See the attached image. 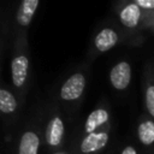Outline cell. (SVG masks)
I'll list each match as a JSON object with an SVG mask.
<instances>
[{"mask_svg": "<svg viewBox=\"0 0 154 154\" xmlns=\"http://www.w3.org/2000/svg\"><path fill=\"white\" fill-rule=\"evenodd\" d=\"M109 122V112L106 107H97L94 111L89 113L87 117L84 124H83V131L84 135L97 132L102 129H106V125H108Z\"/></svg>", "mask_w": 154, "mask_h": 154, "instance_id": "cell-7", "label": "cell"}, {"mask_svg": "<svg viewBox=\"0 0 154 154\" xmlns=\"http://www.w3.org/2000/svg\"><path fill=\"white\" fill-rule=\"evenodd\" d=\"M144 106L149 117L154 120V70L152 76L147 77L144 88Z\"/></svg>", "mask_w": 154, "mask_h": 154, "instance_id": "cell-13", "label": "cell"}, {"mask_svg": "<svg viewBox=\"0 0 154 154\" xmlns=\"http://www.w3.org/2000/svg\"><path fill=\"white\" fill-rule=\"evenodd\" d=\"M108 141H109L108 129H102L97 132L83 135V137L78 143L77 152L78 154H99L103 148H106Z\"/></svg>", "mask_w": 154, "mask_h": 154, "instance_id": "cell-5", "label": "cell"}, {"mask_svg": "<svg viewBox=\"0 0 154 154\" xmlns=\"http://www.w3.org/2000/svg\"><path fill=\"white\" fill-rule=\"evenodd\" d=\"M135 4L142 10L154 11V0H135Z\"/></svg>", "mask_w": 154, "mask_h": 154, "instance_id": "cell-14", "label": "cell"}, {"mask_svg": "<svg viewBox=\"0 0 154 154\" xmlns=\"http://www.w3.org/2000/svg\"><path fill=\"white\" fill-rule=\"evenodd\" d=\"M38 5H40V0H23L19 4L16 13L17 28L26 29L30 25Z\"/></svg>", "mask_w": 154, "mask_h": 154, "instance_id": "cell-10", "label": "cell"}, {"mask_svg": "<svg viewBox=\"0 0 154 154\" xmlns=\"http://www.w3.org/2000/svg\"><path fill=\"white\" fill-rule=\"evenodd\" d=\"M40 146V125L30 122L20 134L16 148V154H38Z\"/></svg>", "mask_w": 154, "mask_h": 154, "instance_id": "cell-4", "label": "cell"}, {"mask_svg": "<svg viewBox=\"0 0 154 154\" xmlns=\"http://www.w3.org/2000/svg\"><path fill=\"white\" fill-rule=\"evenodd\" d=\"M18 109V101L16 95L6 87L0 89V111L4 117L13 116Z\"/></svg>", "mask_w": 154, "mask_h": 154, "instance_id": "cell-11", "label": "cell"}, {"mask_svg": "<svg viewBox=\"0 0 154 154\" xmlns=\"http://www.w3.org/2000/svg\"><path fill=\"white\" fill-rule=\"evenodd\" d=\"M120 154H137V149L134 146H125Z\"/></svg>", "mask_w": 154, "mask_h": 154, "instance_id": "cell-15", "label": "cell"}, {"mask_svg": "<svg viewBox=\"0 0 154 154\" xmlns=\"http://www.w3.org/2000/svg\"><path fill=\"white\" fill-rule=\"evenodd\" d=\"M65 136V123L63 117L54 112L47 120L45 128V144L48 149L57 150L63 146V140Z\"/></svg>", "mask_w": 154, "mask_h": 154, "instance_id": "cell-3", "label": "cell"}, {"mask_svg": "<svg viewBox=\"0 0 154 154\" xmlns=\"http://www.w3.org/2000/svg\"><path fill=\"white\" fill-rule=\"evenodd\" d=\"M52 154H67V153H64V152H54Z\"/></svg>", "mask_w": 154, "mask_h": 154, "instance_id": "cell-16", "label": "cell"}, {"mask_svg": "<svg viewBox=\"0 0 154 154\" xmlns=\"http://www.w3.org/2000/svg\"><path fill=\"white\" fill-rule=\"evenodd\" d=\"M119 42L118 32L112 28H102L94 37V49L96 53H105L111 51Z\"/></svg>", "mask_w": 154, "mask_h": 154, "instance_id": "cell-9", "label": "cell"}, {"mask_svg": "<svg viewBox=\"0 0 154 154\" xmlns=\"http://www.w3.org/2000/svg\"><path fill=\"white\" fill-rule=\"evenodd\" d=\"M26 37V29H16L14 49L11 60V81L16 93L20 97H23L28 88L30 77V57Z\"/></svg>", "mask_w": 154, "mask_h": 154, "instance_id": "cell-1", "label": "cell"}, {"mask_svg": "<svg viewBox=\"0 0 154 154\" xmlns=\"http://www.w3.org/2000/svg\"><path fill=\"white\" fill-rule=\"evenodd\" d=\"M109 82L116 90L123 91L128 89L131 82V65L126 60L114 64L109 71Z\"/></svg>", "mask_w": 154, "mask_h": 154, "instance_id": "cell-6", "label": "cell"}, {"mask_svg": "<svg viewBox=\"0 0 154 154\" xmlns=\"http://www.w3.org/2000/svg\"><path fill=\"white\" fill-rule=\"evenodd\" d=\"M137 137L142 146L150 147L154 144V120L152 118L141 120L137 126Z\"/></svg>", "mask_w": 154, "mask_h": 154, "instance_id": "cell-12", "label": "cell"}, {"mask_svg": "<svg viewBox=\"0 0 154 154\" xmlns=\"http://www.w3.org/2000/svg\"><path fill=\"white\" fill-rule=\"evenodd\" d=\"M143 17V10L140 8L135 1L128 2L119 11V20L123 26L130 30H135L140 26V23Z\"/></svg>", "mask_w": 154, "mask_h": 154, "instance_id": "cell-8", "label": "cell"}, {"mask_svg": "<svg viewBox=\"0 0 154 154\" xmlns=\"http://www.w3.org/2000/svg\"><path fill=\"white\" fill-rule=\"evenodd\" d=\"M85 85H87V78L83 72L77 71L70 75L60 87L59 90L60 100L66 103H73L78 101L85 90Z\"/></svg>", "mask_w": 154, "mask_h": 154, "instance_id": "cell-2", "label": "cell"}]
</instances>
